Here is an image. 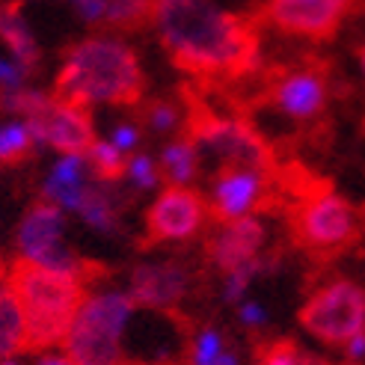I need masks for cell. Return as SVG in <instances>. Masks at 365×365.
Returning <instances> with one entry per match:
<instances>
[{"label":"cell","mask_w":365,"mask_h":365,"mask_svg":"<svg viewBox=\"0 0 365 365\" xmlns=\"http://www.w3.org/2000/svg\"><path fill=\"white\" fill-rule=\"evenodd\" d=\"M6 277L24 315L27 351L42 354L63 344L68 324L86 297V279L78 273L39 267L21 259L6 270Z\"/></svg>","instance_id":"cell-3"},{"label":"cell","mask_w":365,"mask_h":365,"mask_svg":"<svg viewBox=\"0 0 365 365\" xmlns=\"http://www.w3.org/2000/svg\"><path fill=\"white\" fill-rule=\"evenodd\" d=\"M294 238L315 255H339L351 250L362 235V217L344 196L333 190H315L294 208Z\"/></svg>","instance_id":"cell-6"},{"label":"cell","mask_w":365,"mask_h":365,"mask_svg":"<svg viewBox=\"0 0 365 365\" xmlns=\"http://www.w3.org/2000/svg\"><path fill=\"white\" fill-rule=\"evenodd\" d=\"M208 223V202L193 187L167 185L145 211V241L149 244H185L196 238Z\"/></svg>","instance_id":"cell-12"},{"label":"cell","mask_w":365,"mask_h":365,"mask_svg":"<svg viewBox=\"0 0 365 365\" xmlns=\"http://www.w3.org/2000/svg\"><path fill=\"white\" fill-rule=\"evenodd\" d=\"M122 178H125L134 190H140V193L155 190L160 181H163V178H160V170H158V160H155L152 155H143V152L128 155V160H125V175H122Z\"/></svg>","instance_id":"cell-26"},{"label":"cell","mask_w":365,"mask_h":365,"mask_svg":"<svg viewBox=\"0 0 365 365\" xmlns=\"http://www.w3.org/2000/svg\"><path fill=\"white\" fill-rule=\"evenodd\" d=\"M158 170H160V178L173 187H190L193 185L199 170H202V155H199L190 134H181L163 145V152L158 158Z\"/></svg>","instance_id":"cell-18"},{"label":"cell","mask_w":365,"mask_h":365,"mask_svg":"<svg viewBox=\"0 0 365 365\" xmlns=\"http://www.w3.org/2000/svg\"><path fill=\"white\" fill-rule=\"evenodd\" d=\"M359 9V0H264L262 24L297 39L327 42Z\"/></svg>","instance_id":"cell-10"},{"label":"cell","mask_w":365,"mask_h":365,"mask_svg":"<svg viewBox=\"0 0 365 365\" xmlns=\"http://www.w3.org/2000/svg\"><path fill=\"white\" fill-rule=\"evenodd\" d=\"M264 98L285 119L315 122L324 116L327 101H330V75L318 63L279 68L270 75L264 86Z\"/></svg>","instance_id":"cell-11"},{"label":"cell","mask_w":365,"mask_h":365,"mask_svg":"<svg viewBox=\"0 0 365 365\" xmlns=\"http://www.w3.org/2000/svg\"><path fill=\"white\" fill-rule=\"evenodd\" d=\"M235 309H238V318H241V324L247 327V330H262V327L267 324V309L262 303L244 297L241 303H235Z\"/></svg>","instance_id":"cell-31"},{"label":"cell","mask_w":365,"mask_h":365,"mask_svg":"<svg viewBox=\"0 0 365 365\" xmlns=\"http://www.w3.org/2000/svg\"><path fill=\"white\" fill-rule=\"evenodd\" d=\"M341 348H344V356H348V362L362 365V362H365V330L356 333L354 339H348V341L341 344Z\"/></svg>","instance_id":"cell-33"},{"label":"cell","mask_w":365,"mask_h":365,"mask_svg":"<svg viewBox=\"0 0 365 365\" xmlns=\"http://www.w3.org/2000/svg\"><path fill=\"white\" fill-rule=\"evenodd\" d=\"M33 149H36V143L24 119L0 122V167L21 163Z\"/></svg>","instance_id":"cell-24"},{"label":"cell","mask_w":365,"mask_h":365,"mask_svg":"<svg viewBox=\"0 0 365 365\" xmlns=\"http://www.w3.org/2000/svg\"><path fill=\"white\" fill-rule=\"evenodd\" d=\"M356 53H359V66H362V75H365V45H359Z\"/></svg>","instance_id":"cell-35"},{"label":"cell","mask_w":365,"mask_h":365,"mask_svg":"<svg viewBox=\"0 0 365 365\" xmlns=\"http://www.w3.org/2000/svg\"><path fill=\"white\" fill-rule=\"evenodd\" d=\"M125 155L116 149L110 140H96L93 145L86 149V163H89V173H93L96 181H104V185H113L125 175Z\"/></svg>","instance_id":"cell-23"},{"label":"cell","mask_w":365,"mask_h":365,"mask_svg":"<svg viewBox=\"0 0 365 365\" xmlns=\"http://www.w3.org/2000/svg\"><path fill=\"white\" fill-rule=\"evenodd\" d=\"M27 351L24 336V315L6 270H0V359H9Z\"/></svg>","instance_id":"cell-20"},{"label":"cell","mask_w":365,"mask_h":365,"mask_svg":"<svg viewBox=\"0 0 365 365\" xmlns=\"http://www.w3.org/2000/svg\"><path fill=\"white\" fill-rule=\"evenodd\" d=\"M93 181L86 155H60L42 181V199L66 214H75Z\"/></svg>","instance_id":"cell-16"},{"label":"cell","mask_w":365,"mask_h":365,"mask_svg":"<svg viewBox=\"0 0 365 365\" xmlns=\"http://www.w3.org/2000/svg\"><path fill=\"white\" fill-rule=\"evenodd\" d=\"M351 365H354V362H351Z\"/></svg>","instance_id":"cell-37"},{"label":"cell","mask_w":365,"mask_h":365,"mask_svg":"<svg viewBox=\"0 0 365 365\" xmlns=\"http://www.w3.org/2000/svg\"><path fill=\"white\" fill-rule=\"evenodd\" d=\"M21 119L27 122L36 145H48L60 155H86V149L96 143V128L86 107L57 96L39 93Z\"/></svg>","instance_id":"cell-9"},{"label":"cell","mask_w":365,"mask_h":365,"mask_svg":"<svg viewBox=\"0 0 365 365\" xmlns=\"http://www.w3.org/2000/svg\"><path fill=\"white\" fill-rule=\"evenodd\" d=\"M267 244V229L259 217H238V220L217 223L205 241V259L217 270H235L255 262H264L262 252Z\"/></svg>","instance_id":"cell-15"},{"label":"cell","mask_w":365,"mask_h":365,"mask_svg":"<svg viewBox=\"0 0 365 365\" xmlns=\"http://www.w3.org/2000/svg\"><path fill=\"white\" fill-rule=\"evenodd\" d=\"M152 21V0H107L101 24L113 33H134Z\"/></svg>","instance_id":"cell-22"},{"label":"cell","mask_w":365,"mask_h":365,"mask_svg":"<svg viewBox=\"0 0 365 365\" xmlns=\"http://www.w3.org/2000/svg\"><path fill=\"white\" fill-rule=\"evenodd\" d=\"M187 134L202 160L217 163V170L250 167L273 173V152L267 140L238 116H223L196 104L187 110Z\"/></svg>","instance_id":"cell-5"},{"label":"cell","mask_w":365,"mask_h":365,"mask_svg":"<svg viewBox=\"0 0 365 365\" xmlns=\"http://www.w3.org/2000/svg\"><path fill=\"white\" fill-rule=\"evenodd\" d=\"M273 173L250 170V167H223L214 173L211 190L205 196L208 214L217 220H238V217H252L264 208V199L270 193Z\"/></svg>","instance_id":"cell-13"},{"label":"cell","mask_w":365,"mask_h":365,"mask_svg":"<svg viewBox=\"0 0 365 365\" xmlns=\"http://www.w3.org/2000/svg\"><path fill=\"white\" fill-rule=\"evenodd\" d=\"M158 42L170 60L202 81H241L259 66V27L214 0H152Z\"/></svg>","instance_id":"cell-1"},{"label":"cell","mask_w":365,"mask_h":365,"mask_svg":"<svg viewBox=\"0 0 365 365\" xmlns=\"http://www.w3.org/2000/svg\"><path fill=\"white\" fill-rule=\"evenodd\" d=\"M143 93L145 75L134 48L107 33L71 45L53 83V96L86 110L93 104L134 107L143 101Z\"/></svg>","instance_id":"cell-2"},{"label":"cell","mask_w":365,"mask_h":365,"mask_svg":"<svg viewBox=\"0 0 365 365\" xmlns=\"http://www.w3.org/2000/svg\"><path fill=\"white\" fill-rule=\"evenodd\" d=\"M0 42H4L27 71H36L42 63V48L36 42V36L21 12V0H4L0 4Z\"/></svg>","instance_id":"cell-17"},{"label":"cell","mask_w":365,"mask_h":365,"mask_svg":"<svg viewBox=\"0 0 365 365\" xmlns=\"http://www.w3.org/2000/svg\"><path fill=\"white\" fill-rule=\"evenodd\" d=\"M15 250L18 259L39 264V267H51V270H66V273H78V277L89 279V264L68 250L66 241V211H60L57 205L45 202H33L15 229Z\"/></svg>","instance_id":"cell-8"},{"label":"cell","mask_w":365,"mask_h":365,"mask_svg":"<svg viewBox=\"0 0 365 365\" xmlns=\"http://www.w3.org/2000/svg\"><path fill=\"white\" fill-rule=\"evenodd\" d=\"M187 365H238V354L217 327H202L190 339Z\"/></svg>","instance_id":"cell-21"},{"label":"cell","mask_w":365,"mask_h":365,"mask_svg":"<svg viewBox=\"0 0 365 365\" xmlns=\"http://www.w3.org/2000/svg\"><path fill=\"white\" fill-rule=\"evenodd\" d=\"M255 365H330V362L306 354L291 339H273L255 348Z\"/></svg>","instance_id":"cell-25"},{"label":"cell","mask_w":365,"mask_h":365,"mask_svg":"<svg viewBox=\"0 0 365 365\" xmlns=\"http://www.w3.org/2000/svg\"><path fill=\"white\" fill-rule=\"evenodd\" d=\"M297 318L312 339L344 344L365 330V288L354 279H330L306 297Z\"/></svg>","instance_id":"cell-7"},{"label":"cell","mask_w":365,"mask_h":365,"mask_svg":"<svg viewBox=\"0 0 365 365\" xmlns=\"http://www.w3.org/2000/svg\"><path fill=\"white\" fill-rule=\"evenodd\" d=\"M140 125H134V122H119L116 128H113V131H110V137H107V140H110L113 145H116V149L128 158V155H134L137 152V145H140Z\"/></svg>","instance_id":"cell-29"},{"label":"cell","mask_w":365,"mask_h":365,"mask_svg":"<svg viewBox=\"0 0 365 365\" xmlns=\"http://www.w3.org/2000/svg\"><path fill=\"white\" fill-rule=\"evenodd\" d=\"M193 291V270L181 262H143L128 277L125 294L134 306L152 312H173Z\"/></svg>","instance_id":"cell-14"},{"label":"cell","mask_w":365,"mask_h":365,"mask_svg":"<svg viewBox=\"0 0 365 365\" xmlns=\"http://www.w3.org/2000/svg\"><path fill=\"white\" fill-rule=\"evenodd\" d=\"M75 12L83 18L86 24H101L104 9H107V0H68Z\"/></svg>","instance_id":"cell-32"},{"label":"cell","mask_w":365,"mask_h":365,"mask_svg":"<svg viewBox=\"0 0 365 365\" xmlns=\"http://www.w3.org/2000/svg\"><path fill=\"white\" fill-rule=\"evenodd\" d=\"M143 119L155 134H173L181 128V122H185V110L170 98H158V101H152L149 107H145Z\"/></svg>","instance_id":"cell-27"},{"label":"cell","mask_w":365,"mask_h":365,"mask_svg":"<svg viewBox=\"0 0 365 365\" xmlns=\"http://www.w3.org/2000/svg\"><path fill=\"white\" fill-rule=\"evenodd\" d=\"M0 365H21V362H18L15 356H9V359H0Z\"/></svg>","instance_id":"cell-36"},{"label":"cell","mask_w":365,"mask_h":365,"mask_svg":"<svg viewBox=\"0 0 365 365\" xmlns=\"http://www.w3.org/2000/svg\"><path fill=\"white\" fill-rule=\"evenodd\" d=\"M134 309L125 291H86L63 339L71 365H125V330Z\"/></svg>","instance_id":"cell-4"},{"label":"cell","mask_w":365,"mask_h":365,"mask_svg":"<svg viewBox=\"0 0 365 365\" xmlns=\"http://www.w3.org/2000/svg\"><path fill=\"white\" fill-rule=\"evenodd\" d=\"M75 214L89 229H96L101 235H110V232L119 229V217H122L119 193L110 185H104V181H93Z\"/></svg>","instance_id":"cell-19"},{"label":"cell","mask_w":365,"mask_h":365,"mask_svg":"<svg viewBox=\"0 0 365 365\" xmlns=\"http://www.w3.org/2000/svg\"><path fill=\"white\" fill-rule=\"evenodd\" d=\"M30 71L12 60V57H0V93H12V89H21Z\"/></svg>","instance_id":"cell-30"},{"label":"cell","mask_w":365,"mask_h":365,"mask_svg":"<svg viewBox=\"0 0 365 365\" xmlns=\"http://www.w3.org/2000/svg\"><path fill=\"white\" fill-rule=\"evenodd\" d=\"M36 365H71V359L66 356V351L51 348V351H42L39 356H36Z\"/></svg>","instance_id":"cell-34"},{"label":"cell","mask_w":365,"mask_h":365,"mask_svg":"<svg viewBox=\"0 0 365 365\" xmlns=\"http://www.w3.org/2000/svg\"><path fill=\"white\" fill-rule=\"evenodd\" d=\"M264 270V262H255V264H247V267H235L229 273H223V300L226 303H241L244 294L250 291L252 279L259 277V273Z\"/></svg>","instance_id":"cell-28"}]
</instances>
